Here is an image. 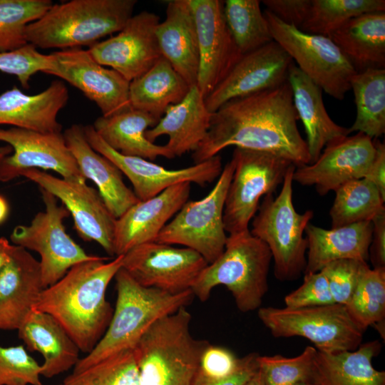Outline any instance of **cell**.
<instances>
[{
  "mask_svg": "<svg viewBox=\"0 0 385 385\" xmlns=\"http://www.w3.org/2000/svg\"><path fill=\"white\" fill-rule=\"evenodd\" d=\"M298 120L288 81L277 87L230 100L212 113L206 136L192 153L194 164L219 155L230 146L270 153L287 159L296 167L309 164Z\"/></svg>",
  "mask_w": 385,
  "mask_h": 385,
  "instance_id": "1",
  "label": "cell"
},
{
  "mask_svg": "<svg viewBox=\"0 0 385 385\" xmlns=\"http://www.w3.org/2000/svg\"><path fill=\"white\" fill-rule=\"evenodd\" d=\"M109 260L96 256L75 265L42 290L33 307L52 316L86 354L103 336L113 312L106 294L122 267L123 255Z\"/></svg>",
  "mask_w": 385,
  "mask_h": 385,
  "instance_id": "2",
  "label": "cell"
},
{
  "mask_svg": "<svg viewBox=\"0 0 385 385\" xmlns=\"http://www.w3.org/2000/svg\"><path fill=\"white\" fill-rule=\"evenodd\" d=\"M114 279L117 297L111 322L94 349L79 359L73 371L133 349L155 322L187 307L195 298L191 289L171 294L142 286L122 267Z\"/></svg>",
  "mask_w": 385,
  "mask_h": 385,
  "instance_id": "3",
  "label": "cell"
},
{
  "mask_svg": "<svg viewBox=\"0 0 385 385\" xmlns=\"http://www.w3.org/2000/svg\"><path fill=\"white\" fill-rule=\"evenodd\" d=\"M136 0H71L53 4L27 25L25 38L36 48L91 47L119 32L133 15Z\"/></svg>",
  "mask_w": 385,
  "mask_h": 385,
  "instance_id": "4",
  "label": "cell"
},
{
  "mask_svg": "<svg viewBox=\"0 0 385 385\" xmlns=\"http://www.w3.org/2000/svg\"><path fill=\"white\" fill-rule=\"evenodd\" d=\"M186 307L155 322L132 349L140 385H192L202 351L210 344L190 332Z\"/></svg>",
  "mask_w": 385,
  "mask_h": 385,
  "instance_id": "5",
  "label": "cell"
},
{
  "mask_svg": "<svg viewBox=\"0 0 385 385\" xmlns=\"http://www.w3.org/2000/svg\"><path fill=\"white\" fill-rule=\"evenodd\" d=\"M271 262L270 249L250 230L228 235L224 251L202 271L191 291L204 302L214 287L223 285L232 294L240 312L257 310L268 291Z\"/></svg>",
  "mask_w": 385,
  "mask_h": 385,
  "instance_id": "6",
  "label": "cell"
},
{
  "mask_svg": "<svg viewBox=\"0 0 385 385\" xmlns=\"http://www.w3.org/2000/svg\"><path fill=\"white\" fill-rule=\"evenodd\" d=\"M294 165L288 169L279 194L264 197L252 218L250 233L264 242L272 255L275 277L293 281L304 272L307 242L305 229L314 216L312 210L296 211L293 204L292 183Z\"/></svg>",
  "mask_w": 385,
  "mask_h": 385,
  "instance_id": "7",
  "label": "cell"
},
{
  "mask_svg": "<svg viewBox=\"0 0 385 385\" xmlns=\"http://www.w3.org/2000/svg\"><path fill=\"white\" fill-rule=\"evenodd\" d=\"M257 315L273 337H304L322 352L355 350L364 333L346 307L339 304L295 309L261 307Z\"/></svg>",
  "mask_w": 385,
  "mask_h": 385,
  "instance_id": "8",
  "label": "cell"
},
{
  "mask_svg": "<svg viewBox=\"0 0 385 385\" xmlns=\"http://www.w3.org/2000/svg\"><path fill=\"white\" fill-rule=\"evenodd\" d=\"M235 170L223 210V224L228 235L249 230L261 197L273 194L282 184L291 161L277 155L235 148Z\"/></svg>",
  "mask_w": 385,
  "mask_h": 385,
  "instance_id": "9",
  "label": "cell"
},
{
  "mask_svg": "<svg viewBox=\"0 0 385 385\" xmlns=\"http://www.w3.org/2000/svg\"><path fill=\"white\" fill-rule=\"evenodd\" d=\"M235 170L227 162L212 190L202 199L188 201L158 235L155 242L180 245L199 253L210 264L225 250L227 235L223 224L227 191Z\"/></svg>",
  "mask_w": 385,
  "mask_h": 385,
  "instance_id": "10",
  "label": "cell"
},
{
  "mask_svg": "<svg viewBox=\"0 0 385 385\" xmlns=\"http://www.w3.org/2000/svg\"><path fill=\"white\" fill-rule=\"evenodd\" d=\"M45 210L38 212L28 225L16 226L10 235L12 244L40 256V267L44 288L60 279L75 265L92 260L66 232L63 220L70 215L58 199L39 188Z\"/></svg>",
  "mask_w": 385,
  "mask_h": 385,
  "instance_id": "11",
  "label": "cell"
},
{
  "mask_svg": "<svg viewBox=\"0 0 385 385\" xmlns=\"http://www.w3.org/2000/svg\"><path fill=\"white\" fill-rule=\"evenodd\" d=\"M273 41L295 61L297 67L322 91L337 100L351 89L355 68L328 36L304 32L289 25L265 9Z\"/></svg>",
  "mask_w": 385,
  "mask_h": 385,
  "instance_id": "12",
  "label": "cell"
},
{
  "mask_svg": "<svg viewBox=\"0 0 385 385\" xmlns=\"http://www.w3.org/2000/svg\"><path fill=\"white\" fill-rule=\"evenodd\" d=\"M83 130L91 148L111 160L128 178L139 200L153 197L182 183L205 187L218 178L222 170V158L219 155L187 168L169 169L150 160L123 155L114 150L101 138L92 125L83 126Z\"/></svg>",
  "mask_w": 385,
  "mask_h": 385,
  "instance_id": "13",
  "label": "cell"
},
{
  "mask_svg": "<svg viewBox=\"0 0 385 385\" xmlns=\"http://www.w3.org/2000/svg\"><path fill=\"white\" fill-rule=\"evenodd\" d=\"M208 263L187 247L151 242L123 255L122 268L142 286L171 294L191 289Z\"/></svg>",
  "mask_w": 385,
  "mask_h": 385,
  "instance_id": "14",
  "label": "cell"
},
{
  "mask_svg": "<svg viewBox=\"0 0 385 385\" xmlns=\"http://www.w3.org/2000/svg\"><path fill=\"white\" fill-rule=\"evenodd\" d=\"M50 54L44 73L56 76L80 90L96 103L102 116H111L131 108L130 82L112 68L98 63L88 50L71 48Z\"/></svg>",
  "mask_w": 385,
  "mask_h": 385,
  "instance_id": "15",
  "label": "cell"
},
{
  "mask_svg": "<svg viewBox=\"0 0 385 385\" xmlns=\"http://www.w3.org/2000/svg\"><path fill=\"white\" fill-rule=\"evenodd\" d=\"M58 200L72 215L75 228L86 241H95L110 256H115L114 233L116 218L112 215L98 190L86 182L53 176L44 170L30 168L21 172Z\"/></svg>",
  "mask_w": 385,
  "mask_h": 385,
  "instance_id": "16",
  "label": "cell"
},
{
  "mask_svg": "<svg viewBox=\"0 0 385 385\" xmlns=\"http://www.w3.org/2000/svg\"><path fill=\"white\" fill-rule=\"evenodd\" d=\"M0 141L12 148V153L0 163V182L20 177L24 170H51L61 178L86 182L66 145L63 133H43L11 127L0 128Z\"/></svg>",
  "mask_w": 385,
  "mask_h": 385,
  "instance_id": "17",
  "label": "cell"
},
{
  "mask_svg": "<svg viewBox=\"0 0 385 385\" xmlns=\"http://www.w3.org/2000/svg\"><path fill=\"white\" fill-rule=\"evenodd\" d=\"M374 139L358 132L328 143L312 163L296 167L293 181L325 195L351 180L364 178L374 160Z\"/></svg>",
  "mask_w": 385,
  "mask_h": 385,
  "instance_id": "18",
  "label": "cell"
},
{
  "mask_svg": "<svg viewBox=\"0 0 385 385\" xmlns=\"http://www.w3.org/2000/svg\"><path fill=\"white\" fill-rule=\"evenodd\" d=\"M198 41L199 68L196 86L205 98L242 57L227 26L224 1L188 0Z\"/></svg>",
  "mask_w": 385,
  "mask_h": 385,
  "instance_id": "19",
  "label": "cell"
},
{
  "mask_svg": "<svg viewBox=\"0 0 385 385\" xmlns=\"http://www.w3.org/2000/svg\"><path fill=\"white\" fill-rule=\"evenodd\" d=\"M160 22V16L153 12L133 14L116 35L88 50L98 63L111 67L130 82L162 56L156 37Z\"/></svg>",
  "mask_w": 385,
  "mask_h": 385,
  "instance_id": "20",
  "label": "cell"
},
{
  "mask_svg": "<svg viewBox=\"0 0 385 385\" xmlns=\"http://www.w3.org/2000/svg\"><path fill=\"white\" fill-rule=\"evenodd\" d=\"M294 63L274 41L244 54L205 98L211 113L227 101L277 87L287 81Z\"/></svg>",
  "mask_w": 385,
  "mask_h": 385,
  "instance_id": "21",
  "label": "cell"
},
{
  "mask_svg": "<svg viewBox=\"0 0 385 385\" xmlns=\"http://www.w3.org/2000/svg\"><path fill=\"white\" fill-rule=\"evenodd\" d=\"M191 183H179L158 195L139 200L116 219L115 255H123L132 248L155 242L158 235L188 201Z\"/></svg>",
  "mask_w": 385,
  "mask_h": 385,
  "instance_id": "22",
  "label": "cell"
},
{
  "mask_svg": "<svg viewBox=\"0 0 385 385\" xmlns=\"http://www.w3.org/2000/svg\"><path fill=\"white\" fill-rule=\"evenodd\" d=\"M43 289L39 261L11 243L0 269V329L17 330Z\"/></svg>",
  "mask_w": 385,
  "mask_h": 385,
  "instance_id": "23",
  "label": "cell"
},
{
  "mask_svg": "<svg viewBox=\"0 0 385 385\" xmlns=\"http://www.w3.org/2000/svg\"><path fill=\"white\" fill-rule=\"evenodd\" d=\"M68 101V91L54 80L43 91L28 95L16 86L0 94V125L43 133L61 132L58 115Z\"/></svg>",
  "mask_w": 385,
  "mask_h": 385,
  "instance_id": "24",
  "label": "cell"
},
{
  "mask_svg": "<svg viewBox=\"0 0 385 385\" xmlns=\"http://www.w3.org/2000/svg\"><path fill=\"white\" fill-rule=\"evenodd\" d=\"M63 134L81 174L94 183L106 205L116 219L139 201L123 182V173L118 167L91 148L82 125L73 124Z\"/></svg>",
  "mask_w": 385,
  "mask_h": 385,
  "instance_id": "25",
  "label": "cell"
},
{
  "mask_svg": "<svg viewBox=\"0 0 385 385\" xmlns=\"http://www.w3.org/2000/svg\"><path fill=\"white\" fill-rule=\"evenodd\" d=\"M205 97L196 85L179 103L170 106L158 122L145 131L148 140L154 143L167 135L165 146L175 157L194 152L206 136L212 116Z\"/></svg>",
  "mask_w": 385,
  "mask_h": 385,
  "instance_id": "26",
  "label": "cell"
},
{
  "mask_svg": "<svg viewBox=\"0 0 385 385\" xmlns=\"http://www.w3.org/2000/svg\"><path fill=\"white\" fill-rule=\"evenodd\" d=\"M161 56L192 86L199 68V47L196 26L188 0L167 4L164 21L156 29Z\"/></svg>",
  "mask_w": 385,
  "mask_h": 385,
  "instance_id": "27",
  "label": "cell"
},
{
  "mask_svg": "<svg viewBox=\"0 0 385 385\" xmlns=\"http://www.w3.org/2000/svg\"><path fill=\"white\" fill-rule=\"evenodd\" d=\"M287 81L299 119L304 126L310 163L319 158L329 143L349 135V128L337 124L329 115L322 99V89L293 63ZM309 163V164H310Z\"/></svg>",
  "mask_w": 385,
  "mask_h": 385,
  "instance_id": "28",
  "label": "cell"
},
{
  "mask_svg": "<svg viewBox=\"0 0 385 385\" xmlns=\"http://www.w3.org/2000/svg\"><path fill=\"white\" fill-rule=\"evenodd\" d=\"M30 351L40 353L44 361L41 376L52 378L73 368L79 349L63 327L50 314L32 309L17 329Z\"/></svg>",
  "mask_w": 385,
  "mask_h": 385,
  "instance_id": "29",
  "label": "cell"
},
{
  "mask_svg": "<svg viewBox=\"0 0 385 385\" xmlns=\"http://www.w3.org/2000/svg\"><path fill=\"white\" fill-rule=\"evenodd\" d=\"M371 221L356 222L330 230L309 223L304 234L307 242L304 274L319 272L331 262L351 259L369 260Z\"/></svg>",
  "mask_w": 385,
  "mask_h": 385,
  "instance_id": "30",
  "label": "cell"
},
{
  "mask_svg": "<svg viewBox=\"0 0 385 385\" xmlns=\"http://www.w3.org/2000/svg\"><path fill=\"white\" fill-rule=\"evenodd\" d=\"M158 122L150 114L130 108L111 116L101 115L92 125L109 147L123 155L150 161L158 157L174 158L165 145L155 144L145 136V131Z\"/></svg>",
  "mask_w": 385,
  "mask_h": 385,
  "instance_id": "31",
  "label": "cell"
},
{
  "mask_svg": "<svg viewBox=\"0 0 385 385\" xmlns=\"http://www.w3.org/2000/svg\"><path fill=\"white\" fill-rule=\"evenodd\" d=\"M381 349V344L375 340L353 351L317 350L312 381L317 385H385V372L376 369L372 364Z\"/></svg>",
  "mask_w": 385,
  "mask_h": 385,
  "instance_id": "32",
  "label": "cell"
},
{
  "mask_svg": "<svg viewBox=\"0 0 385 385\" xmlns=\"http://www.w3.org/2000/svg\"><path fill=\"white\" fill-rule=\"evenodd\" d=\"M356 72L385 68V12L356 16L328 36Z\"/></svg>",
  "mask_w": 385,
  "mask_h": 385,
  "instance_id": "33",
  "label": "cell"
},
{
  "mask_svg": "<svg viewBox=\"0 0 385 385\" xmlns=\"http://www.w3.org/2000/svg\"><path fill=\"white\" fill-rule=\"evenodd\" d=\"M190 86L161 56L145 73L130 82L132 108L146 112L158 120L166 109L181 101Z\"/></svg>",
  "mask_w": 385,
  "mask_h": 385,
  "instance_id": "34",
  "label": "cell"
},
{
  "mask_svg": "<svg viewBox=\"0 0 385 385\" xmlns=\"http://www.w3.org/2000/svg\"><path fill=\"white\" fill-rule=\"evenodd\" d=\"M356 116L349 133H362L377 139L385 133V68H367L350 80Z\"/></svg>",
  "mask_w": 385,
  "mask_h": 385,
  "instance_id": "35",
  "label": "cell"
},
{
  "mask_svg": "<svg viewBox=\"0 0 385 385\" xmlns=\"http://www.w3.org/2000/svg\"><path fill=\"white\" fill-rule=\"evenodd\" d=\"M334 192L329 210L332 228L371 221L385 212V200L377 188L366 178L347 182Z\"/></svg>",
  "mask_w": 385,
  "mask_h": 385,
  "instance_id": "36",
  "label": "cell"
},
{
  "mask_svg": "<svg viewBox=\"0 0 385 385\" xmlns=\"http://www.w3.org/2000/svg\"><path fill=\"white\" fill-rule=\"evenodd\" d=\"M223 14L230 33L242 55L273 41L259 0L224 1Z\"/></svg>",
  "mask_w": 385,
  "mask_h": 385,
  "instance_id": "37",
  "label": "cell"
},
{
  "mask_svg": "<svg viewBox=\"0 0 385 385\" xmlns=\"http://www.w3.org/2000/svg\"><path fill=\"white\" fill-rule=\"evenodd\" d=\"M355 322L365 332L385 320V267H363L356 289L345 306Z\"/></svg>",
  "mask_w": 385,
  "mask_h": 385,
  "instance_id": "38",
  "label": "cell"
},
{
  "mask_svg": "<svg viewBox=\"0 0 385 385\" xmlns=\"http://www.w3.org/2000/svg\"><path fill=\"white\" fill-rule=\"evenodd\" d=\"M371 12H385V1L312 0L309 16L300 30L328 36L350 19Z\"/></svg>",
  "mask_w": 385,
  "mask_h": 385,
  "instance_id": "39",
  "label": "cell"
},
{
  "mask_svg": "<svg viewBox=\"0 0 385 385\" xmlns=\"http://www.w3.org/2000/svg\"><path fill=\"white\" fill-rule=\"evenodd\" d=\"M66 385H140L133 351L126 349L65 378Z\"/></svg>",
  "mask_w": 385,
  "mask_h": 385,
  "instance_id": "40",
  "label": "cell"
},
{
  "mask_svg": "<svg viewBox=\"0 0 385 385\" xmlns=\"http://www.w3.org/2000/svg\"><path fill=\"white\" fill-rule=\"evenodd\" d=\"M53 3L51 0H0V52L28 43V24L41 18Z\"/></svg>",
  "mask_w": 385,
  "mask_h": 385,
  "instance_id": "41",
  "label": "cell"
},
{
  "mask_svg": "<svg viewBox=\"0 0 385 385\" xmlns=\"http://www.w3.org/2000/svg\"><path fill=\"white\" fill-rule=\"evenodd\" d=\"M316 353L315 347L307 346L294 357L259 355L258 370L264 385H293L300 381H312Z\"/></svg>",
  "mask_w": 385,
  "mask_h": 385,
  "instance_id": "42",
  "label": "cell"
},
{
  "mask_svg": "<svg viewBox=\"0 0 385 385\" xmlns=\"http://www.w3.org/2000/svg\"><path fill=\"white\" fill-rule=\"evenodd\" d=\"M41 369L23 345H0V385H41Z\"/></svg>",
  "mask_w": 385,
  "mask_h": 385,
  "instance_id": "43",
  "label": "cell"
},
{
  "mask_svg": "<svg viewBox=\"0 0 385 385\" xmlns=\"http://www.w3.org/2000/svg\"><path fill=\"white\" fill-rule=\"evenodd\" d=\"M50 59V54L41 53L28 43L15 50L0 52V71L16 76L22 87L27 89L32 76L49 68Z\"/></svg>",
  "mask_w": 385,
  "mask_h": 385,
  "instance_id": "44",
  "label": "cell"
},
{
  "mask_svg": "<svg viewBox=\"0 0 385 385\" xmlns=\"http://www.w3.org/2000/svg\"><path fill=\"white\" fill-rule=\"evenodd\" d=\"M366 262L344 259L329 262L320 271L326 276L335 304L346 306L356 289Z\"/></svg>",
  "mask_w": 385,
  "mask_h": 385,
  "instance_id": "45",
  "label": "cell"
},
{
  "mask_svg": "<svg viewBox=\"0 0 385 385\" xmlns=\"http://www.w3.org/2000/svg\"><path fill=\"white\" fill-rule=\"evenodd\" d=\"M335 304L326 276L322 271L304 274L303 283L284 297L288 308H302Z\"/></svg>",
  "mask_w": 385,
  "mask_h": 385,
  "instance_id": "46",
  "label": "cell"
},
{
  "mask_svg": "<svg viewBox=\"0 0 385 385\" xmlns=\"http://www.w3.org/2000/svg\"><path fill=\"white\" fill-rule=\"evenodd\" d=\"M240 363L230 349L209 344L202 353L196 374L210 380L223 379L233 374Z\"/></svg>",
  "mask_w": 385,
  "mask_h": 385,
  "instance_id": "47",
  "label": "cell"
},
{
  "mask_svg": "<svg viewBox=\"0 0 385 385\" xmlns=\"http://www.w3.org/2000/svg\"><path fill=\"white\" fill-rule=\"evenodd\" d=\"M266 9L284 23L300 29L307 19L312 0H263Z\"/></svg>",
  "mask_w": 385,
  "mask_h": 385,
  "instance_id": "48",
  "label": "cell"
},
{
  "mask_svg": "<svg viewBox=\"0 0 385 385\" xmlns=\"http://www.w3.org/2000/svg\"><path fill=\"white\" fill-rule=\"evenodd\" d=\"M258 356L253 352L240 358L235 371L223 379L210 380L196 374L192 385H245L258 370Z\"/></svg>",
  "mask_w": 385,
  "mask_h": 385,
  "instance_id": "49",
  "label": "cell"
},
{
  "mask_svg": "<svg viewBox=\"0 0 385 385\" xmlns=\"http://www.w3.org/2000/svg\"><path fill=\"white\" fill-rule=\"evenodd\" d=\"M373 230L369 250V260L373 267H385V212L372 220Z\"/></svg>",
  "mask_w": 385,
  "mask_h": 385,
  "instance_id": "50",
  "label": "cell"
},
{
  "mask_svg": "<svg viewBox=\"0 0 385 385\" xmlns=\"http://www.w3.org/2000/svg\"><path fill=\"white\" fill-rule=\"evenodd\" d=\"M376 155L374 160L364 178L371 182L379 190L385 200V145L374 139Z\"/></svg>",
  "mask_w": 385,
  "mask_h": 385,
  "instance_id": "51",
  "label": "cell"
},
{
  "mask_svg": "<svg viewBox=\"0 0 385 385\" xmlns=\"http://www.w3.org/2000/svg\"><path fill=\"white\" fill-rule=\"evenodd\" d=\"M11 243L4 237H0V269L9 257V249Z\"/></svg>",
  "mask_w": 385,
  "mask_h": 385,
  "instance_id": "52",
  "label": "cell"
},
{
  "mask_svg": "<svg viewBox=\"0 0 385 385\" xmlns=\"http://www.w3.org/2000/svg\"><path fill=\"white\" fill-rule=\"evenodd\" d=\"M9 212V203L6 198L0 195V225L7 218Z\"/></svg>",
  "mask_w": 385,
  "mask_h": 385,
  "instance_id": "53",
  "label": "cell"
},
{
  "mask_svg": "<svg viewBox=\"0 0 385 385\" xmlns=\"http://www.w3.org/2000/svg\"><path fill=\"white\" fill-rule=\"evenodd\" d=\"M245 385H264V382L259 370Z\"/></svg>",
  "mask_w": 385,
  "mask_h": 385,
  "instance_id": "54",
  "label": "cell"
},
{
  "mask_svg": "<svg viewBox=\"0 0 385 385\" xmlns=\"http://www.w3.org/2000/svg\"><path fill=\"white\" fill-rule=\"evenodd\" d=\"M12 148L9 145L0 146V163L8 155L12 153Z\"/></svg>",
  "mask_w": 385,
  "mask_h": 385,
  "instance_id": "55",
  "label": "cell"
},
{
  "mask_svg": "<svg viewBox=\"0 0 385 385\" xmlns=\"http://www.w3.org/2000/svg\"><path fill=\"white\" fill-rule=\"evenodd\" d=\"M293 385H317V384L312 382V381H300L294 384Z\"/></svg>",
  "mask_w": 385,
  "mask_h": 385,
  "instance_id": "56",
  "label": "cell"
},
{
  "mask_svg": "<svg viewBox=\"0 0 385 385\" xmlns=\"http://www.w3.org/2000/svg\"><path fill=\"white\" fill-rule=\"evenodd\" d=\"M41 385H43V384H41ZM58 385H66V384L63 383L62 384H58Z\"/></svg>",
  "mask_w": 385,
  "mask_h": 385,
  "instance_id": "57",
  "label": "cell"
}]
</instances>
